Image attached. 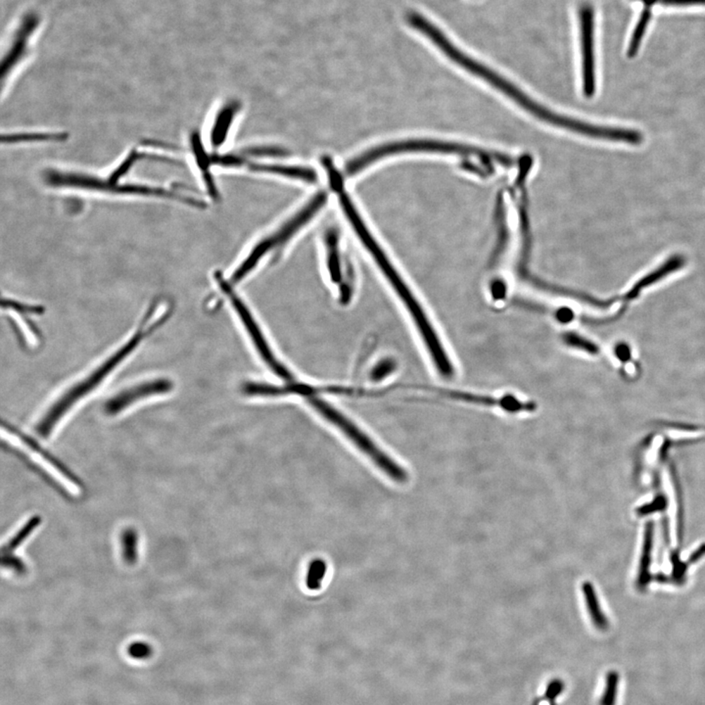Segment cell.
<instances>
[{
  "label": "cell",
  "mask_w": 705,
  "mask_h": 705,
  "mask_svg": "<svg viewBox=\"0 0 705 705\" xmlns=\"http://www.w3.org/2000/svg\"><path fill=\"white\" fill-rule=\"evenodd\" d=\"M154 309L155 305L152 309L147 312L146 316L137 329L136 334L132 335L121 348L118 349L116 352H114V354L107 357L103 362L96 367V369L89 372L87 377L80 380L68 390H66L65 393L62 394L49 407V409L44 412V416L37 422L36 426L37 434L41 435L42 437L50 436L55 427L71 409H74L77 404L82 402V399L89 396L95 389L99 388L102 382L106 380L107 377L116 369V367L122 364L124 360L131 356L132 352L136 351L137 347L146 338V336L151 334L154 330L158 329L163 324L164 321H166L167 312L158 317L156 315L158 312H155Z\"/></svg>",
  "instance_id": "6da1fadb"
},
{
  "label": "cell",
  "mask_w": 705,
  "mask_h": 705,
  "mask_svg": "<svg viewBox=\"0 0 705 705\" xmlns=\"http://www.w3.org/2000/svg\"><path fill=\"white\" fill-rule=\"evenodd\" d=\"M407 24L412 29L417 30L421 34H424L430 42H433L435 46L438 47L446 55L447 58L451 59L452 62L461 66L462 68L466 69L467 72H471L474 76L484 80L485 82H488L489 84L497 89V91H502V94L511 97L520 106L523 107L524 109H526L527 111L535 115L539 119L544 120V121L554 125V126H559L561 124V116L552 113L549 110L536 103L534 100L529 99L526 94L517 89L516 86H514L511 82L500 76L493 70L489 69L488 67L480 63L476 60L467 56L464 52H462V50L457 49L456 46H454L450 42V39L445 36L444 32L435 26L429 20L425 18L424 16H422L421 14L417 13V12H411V13L407 14Z\"/></svg>",
  "instance_id": "7a4b0ae2"
},
{
  "label": "cell",
  "mask_w": 705,
  "mask_h": 705,
  "mask_svg": "<svg viewBox=\"0 0 705 705\" xmlns=\"http://www.w3.org/2000/svg\"><path fill=\"white\" fill-rule=\"evenodd\" d=\"M42 177L47 186L56 189L86 190L96 193L126 195V196L154 197V198L182 202L197 209L206 208V203L203 200L195 198L182 192L179 193L172 191L166 187L134 184H134L122 182H110L104 177L58 169H47Z\"/></svg>",
  "instance_id": "3957f363"
},
{
  "label": "cell",
  "mask_w": 705,
  "mask_h": 705,
  "mask_svg": "<svg viewBox=\"0 0 705 705\" xmlns=\"http://www.w3.org/2000/svg\"><path fill=\"white\" fill-rule=\"evenodd\" d=\"M296 389L297 393L299 392V394L303 395L312 409H316L326 421L338 428L364 456L369 457L374 462V466L379 467V470L387 475L392 481L399 484H405L409 481V475L406 469L397 464V462L389 457L386 452L382 451L379 445L369 435L359 428V426H357L354 422L350 421L343 414L330 406L326 401L319 399L315 395L314 392L307 390L306 386H302L301 389Z\"/></svg>",
  "instance_id": "277c9868"
},
{
  "label": "cell",
  "mask_w": 705,
  "mask_h": 705,
  "mask_svg": "<svg viewBox=\"0 0 705 705\" xmlns=\"http://www.w3.org/2000/svg\"><path fill=\"white\" fill-rule=\"evenodd\" d=\"M327 200H329V196H327L326 192H319L296 214H294L281 227H279L276 231L272 232L269 236L265 237L255 245L254 248L247 255L244 261L232 274V284H239V281L248 276L250 272L254 271L255 267L265 258V256L271 253L274 250L281 248L289 240L293 239L295 234H298L306 224L312 221V217H316L317 212L326 206Z\"/></svg>",
  "instance_id": "5b68a950"
},
{
  "label": "cell",
  "mask_w": 705,
  "mask_h": 705,
  "mask_svg": "<svg viewBox=\"0 0 705 705\" xmlns=\"http://www.w3.org/2000/svg\"><path fill=\"white\" fill-rule=\"evenodd\" d=\"M445 151V152H464L469 150L464 149V147L457 146L456 144H441V142H431L422 141H402L396 142H389L367 149L357 155L355 158L347 162L345 167V174L346 176H356L357 174L364 171L367 167L379 162V160L393 156L396 154L409 153V152L417 151Z\"/></svg>",
  "instance_id": "8992f818"
},
{
  "label": "cell",
  "mask_w": 705,
  "mask_h": 705,
  "mask_svg": "<svg viewBox=\"0 0 705 705\" xmlns=\"http://www.w3.org/2000/svg\"><path fill=\"white\" fill-rule=\"evenodd\" d=\"M217 281L220 287H221L222 292L231 300L232 307H234V311H236L240 322H241V324L246 329L247 334H249L250 338L253 342L255 348L257 349L264 362H266L267 366L271 367L272 371L282 377V379L291 380V374L285 369L284 364L277 360L276 355L272 352L271 347H269V343L265 339L264 334H262L261 329L257 324L253 316L250 314L248 307L232 291L231 284L224 281L220 276H217Z\"/></svg>",
  "instance_id": "52a82bcc"
},
{
  "label": "cell",
  "mask_w": 705,
  "mask_h": 705,
  "mask_svg": "<svg viewBox=\"0 0 705 705\" xmlns=\"http://www.w3.org/2000/svg\"><path fill=\"white\" fill-rule=\"evenodd\" d=\"M580 34H581L582 74L585 96L591 99L596 91L595 69V12L590 4H583L579 9Z\"/></svg>",
  "instance_id": "ba28073f"
},
{
  "label": "cell",
  "mask_w": 705,
  "mask_h": 705,
  "mask_svg": "<svg viewBox=\"0 0 705 705\" xmlns=\"http://www.w3.org/2000/svg\"><path fill=\"white\" fill-rule=\"evenodd\" d=\"M172 388H174V383L167 379L146 380L141 383L122 390L120 393L109 399V401L105 404V412L108 416H116L134 405H136L137 402H141L142 400L170 393Z\"/></svg>",
  "instance_id": "9c48e42d"
},
{
  "label": "cell",
  "mask_w": 705,
  "mask_h": 705,
  "mask_svg": "<svg viewBox=\"0 0 705 705\" xmlns=\"http://www.w3.org/2000/svg\"><path fill=\"white\" fill-rule=\"evenodd\" d=\"M39 22V17L36 14H27L23 19V21H22L21 25H20L19 29L17 30L16 34H15L13 42H12L8 52L5 55L4 58L2 59L1 68H0L2 84H4L6 77L9 76L10 72H12V70L14 69V67L19 63L20 60L23 58L25 54H26L30 37L32 36V32L37 29Z\"/></svg>",
  "instance_id": "30bf717a"
},
{
  "label": "cell",
  "mask_w": 705,
  "mask_h": 705,
  "mask_svg": "<svg viewBox=\"0 0 705 705\" xmlns=\"http://www.w3.org/2000/svg\"><path fill=\"white\" fill-rule=\"evenodd\" d=\"M324 245H326V266L329 269L330 281L332 284L338 285L342 296L347 298L346 287L343 279V264H342L341 250H340V234L338 229L331 227L324 234Z\"/></svg>",
  "instance_id": "8fae6325"
},
{
  "label": "cell",
  "mask_w": 705,
  "mask_h": 705,
  "mask_svg": "<svg viewBox=\"0 0 705 705\" xmlns=\"http://www.w3.org/2000/svg\"><path fill=\"white\" fill-rule=\"evenodd\" d=\"M244 157V156H243ZM243 167L249 171L260 172V174H276V176L288 177V179H299L307 184H316L317 182V172L311 167L301 166H286V165L267 164L253 162L245 158Z\"/></svg>",
  "instance_id": "7c38bea8"
},
{
  "label": "cell",
  "mask_w": 705,
  "mask_h": 705,
  "mask_svg": "<svg viewBox=\"0 0 705 705\" xmlns=\"http://www.w3.org/2000/svg\"><path fill=\"white\" fill-rule=\"evenodd\" d=\"M240 109H241V103L237 100H231V101L222 105L221 109L217 111L214 122H212L211 132H210V141H211L212 148H220L224 144L232 124H234L235 117L239 113Z\"/></svg>",
  "instance_id": "4fadbf2b"
},
{
  "label": "cell",
  "mask_w": 705,
  "mask_h": 705,
  "mask_svg": "<svg viewBox=\"0 0 705 705\" xmlns=\"http://www.w3.org/2000/svg\"><path fill=\"white\" fill-rule=\"evenodd\" d=\"M190 145H191L192 154H193L195 162H196L200 174L203 179L207 191L212 199L219 200V189H217L212 174V167L214 166L212 161V154H209L205 149L198 132H192L191 136H190Z\"/></svg>",
  "instance_id": "5bb4252c"
},
{
  "label": "cell",
  "mask_w": 705,
  "mask_h": 705,
  "mask_svg": "<svg viewBox=\"0 0 705 705\" xmlns=\"http://www.w3.org/2000/svg\"><path fill=\"white\" fill-rule=\"evenodd\" d=\"M67 134L64 132H12L2 136V142L8 144H29V142L64 141Z\"/></svg>",
  "instance_id": "9a60e30c"
},
{
  "label": "cell",
  "mask_w": 705,
  "mask_h": 705,
  "mask_svg": "<svg viewBox=\"0 0 705 705\" xmlns=\"http://www.w3.org/2000/svg\"><path fill=\"white\" fill-rule=\"evenodd\" d=\"M39 523H41V519H39V517H32V519H30L29 521H27V523L25 524L24 526L22 527V528L20 529L19 531L9 540L8 542H6V545L2 547V556H10V554H13V552L16 551V550L18 549V547L21 546V545L23 544V542L26 541L30 536H31L32 532L37 529V527L39 526Z\"/></svg>",
  "instance_id": "2e32d148"
},
{
  "label": "cell",
  "mask_w": 705,
  "mask_h": 705,
  "mask_svg": "<svg viewBox=\"0 0 705 705\" xmlns=\"http://www.w3.org/2000/svg\"><path fill=\"white\" fill-rule=\"evenodd\" d=\"M652 5L644 4V8L642 11L641 17H640L633 36L631 37V42H630L628 52H627L629 58H633L636 56L637 50L641 46L642 37H644V32H646L647 27L652 19Z\"/></svg>",
  "instance_id": "e0dca14e"
},
{
  "label": "cell",
  "mask_w": 705,
  "mask_h": 705,
  "mask_svg": "<svg viewBox=\"0 0 705 705\" xmlns=\"http://www.w3.org/2000/svg\"><path fill=\"white\" fill-rule=\"evenodd\" d=\"M122 556L125 562L129 565L136 564L139 557V536L136 530L129 528L122 534Z\"/></svg>",
  "instance_id": "ac0fdd59"
},
{
  "label": "cell",
  "mask_w": 705,
  "mask_h": 705,
  "mask_svg": "<svg viewBox=\"0 0 705 705\" xmlns=\"http://www.w3.org/2000/svg\"><path fill=\"white\" fill-rule=\"evenodd\" d=\"M583 591L592 623H594L597 629L604 631V630L607 629V620L604 617V615H602L601 609H599V602H597V597L595 596L592 587L589 583L584 584Z\"/></svg>",
  "instance_id": "d6986e66"
},
{
  "label": "cell",
  "mask_w": 705,
  "mask_h": 705,
  "mask_svg": "<svg viewBox=\"0 0 705 705\" xmlns=\"http://www.w3.org/2000/svg\"><path fill=\"white\" fill-rule=\"evenodd\" d=\"M326 564L321 559H315L311 562L307 571L306 584L309 590H319L321 588L324 576H326Z\"/></svg>",
  "instance_id": "ffe728a7"
},
{
  "label": "cell",
  "mask_w": 705,
  "mask_h": 705,
  "mask_svg": "<svg viewBox=\"0 0 705 705\" xmlns=\"http://www.w3.org/2000/svg\"><path fill=\"white\" fill-rule=\"evenodd\" d=\"M620 676L616 671L609 672L606 676V690L602 694L599 705H615Z\"/></svg>",
  "instance_id": "44dd1931"
},
{
  "label": "cell",
  "mask_w": 705,
  "mask_h": 705,
  "mask_svg": "<svg viewBox=\"0 0 705 705\" xmlns=\"http://www.w3.org/2000/svg\"><path fill=\"white\" fill-rule=\"evenodd\" d=\"M239 153L245 158L250 159L251 157H284L286 156L288 152L281 147L256 146L242 150Z\"/></svg>",
  "instance_id": "7402d4cb"
},
{
  "label": "cell",
  "mask_w": 705,
  "mask_h": 705,
  "mask_svg": "<svg viewBox=\"0 0 705 705\" xmlns=\"http://www.w3.org/2000/svg\"><path fill=\"white\" fill-rule=\"evenodd\" d=\"M564 340L565 343L569 345L570 347H573V348L583 350V351L594 352H597L596 347L592 343H590L588 340L582 338L581 336L578 335H575L573 334H569L564 335Z\"/></svg>",
  "instance_id": "603a6c76"
},
{
  "label": "cell",
  "mask_w": 705,
  "mask_h": 705,
  "mask_svg": "<svg viewBox=\"0 0 705 705\" xmlns=\"http://www.w3.org/2000/svg\"><path fill=\"white\" fill-rule=\"evenodd\" d=\"M2 566L7 570H11L15 573H24L25 564L18 557L10 554V556H2Z\"/></svg>",
  "instance_id": "cb8c5ba5"
},
{
  "label": "cell",
  "mask_w": 705,
  "mask_h": 705,
  "mask_svg": "<svg viewBox=\"0 0 705 705\" xmlns=\"http://www.w3.org/2000/svg\"><path fill=\"white\" fill-rule=\"evenodd\" d=\"M151 649L145 642H137L132 644L129 647V656L136 659H145L149 656Z\"/></svg>",
  "instance_id": "d4e9b609"
},
{
  "label": "cell",
  "mask_w": 705,
  "mask_h": 705,
  "mask_svg": "<svg viewBox=\"0 0 705 705\" xmlns=\"http://www.w3.org/2000/svg\"><path fill=\"white\" fill-rule=\"evenodd\" d=\"M394 369L393 362L392 361H385L381 362L379 366H377L376 369H374L371 374V379L374 380H379L384 379L385 376H388L390 372H392Z\"/></svg>",
  "instance_id": "484cf974"
},
{
  "label": "cell",
  "mask_w": 705,
  "mask_h": 705,
  "mask_svg": "<svg viewBox=\"0 0 705 705\" xmlns=\"http://www.w3.org/2000/svg\"><path fill=\"white\" fill-rule=\"evenodd\" d=\"M659 4L665 6H694V5H705V0H659Z\"/></svg>",
  "instance_id": "4316f807"
},
{
  "label": "cell",
  "mask_w": 705,
  "mask_h": 705,
  "mask_svg": "<svg viewBox=\"0 0 705 705\" xmlns=\"http://www.w3.org/2000/svg\"><path fill=\"white\" fill-rule=\"evenodd\" d=\"M492 298L494 300H502L506 298L507 287L502 281H496L492 284L491 286Z\"/></svg>",
  "instance_id": "83f0119b"
},
{
  "label": "cell",
  "mask_w": 705,
  "mask_h": 705,
  "mask_svg": "<svg viewBox=\"0 0 705 705\" xmlns=\"http://www.w3.org/2000/svg\"><path fill=\"white\" fill-rule=\"evenodd\" d=\"M556 314L557 321L561 322V324H567V322L573 319V312H572L571 310L567 309V307H562V309L559 310Z\"/></svg>",
  "instance_id": "f1b7e54d"
},
{
  "label": "cell",
  "mask_w": 705,
  "mask_h": 705,
  "mask_svg": "<svg viewBox=\"0 0 705 705\" xmlns=\"http://www.w3.org/2000/svg\"><path fill=\"white\" fill-rule=\"evenodd\" d=\"M562 689H564V684H562L561 681L557 680V681L552 682V684L547 687V697L554 699V697H556L561 694Z\"/></svg>",
  "instance_id": "f546056e"
}]
</instances>
